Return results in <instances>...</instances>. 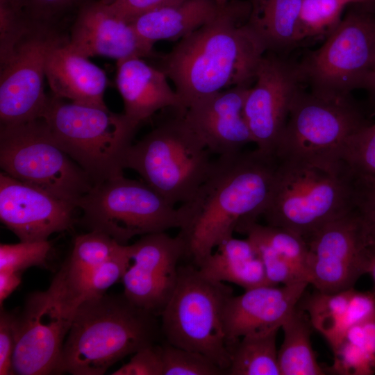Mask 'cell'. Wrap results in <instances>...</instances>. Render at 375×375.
<instances>
[{
	"label": "cell",
	"instance_id": "obj_4",
	"mask_svg": "<svg viewBox=\"0 0 375 375\" xmlns=\"http://www.w3.org/2000/svg\"><path fill=\"white\" fill-rule=\"evenodd\" d=\"M185 111L174 108L173 115L132 143L124 159V169L138 173L174 206L191 199L213 161L210 151L187 121Z\"/></svg>",
	"mask_w": 375,
	"mask_h": 375
},
{
	"label": "cell",
	"instance_id": "obj_18",
	"mask_svg": "<svg viewBox=\"0 0 375 375\" xmlns=\"http://www.w3.org/2000/svg\"><path fill=\"white\" fill-rule=\"evenodd\" d=\"M309 284L306 282L265 285L233 294L224 311L227 348L240 338L278 331L300 302Z\"/></svg>",
	"mask_w": 375,
	"mask_h": 375
},
{
	"label": "cell",
	"instance_id": "obj_5",
	"mask_svg": "<svg viewBox=\"0 0 375 375\" xmlns=\"http://www.w3.org/2000/svg\"><path fill=\"white\" fill-rule=\"evenodd\" d=\"M367 124L351 94H327L301 88L292 103L276 157L342 172L347 144Z\"/></svg>",
	"mask_w": 375,
	"mask_h": 375
},
{
	"label": "cell",
	"instance_id": "obj_27",
	"mask_svg": "<svg viewBox=\"0 0 375 375\" xmlns=\"http://www.w3.org/2000/svg\"><path fill=\"white\" fill-rule=\"evenodd\" d=\"M299 303L281 326L283 341L278 350L281 375L325 374L312 347L313 327Z\"/></svg>",
	"mask_w": 375,
	"mask_h": 375
},
{
	"label": "cell",
	"instance_id": "obj_48",
	"mask_svg": "<svg viewBox=\"0 0 375 375\" xmlns=\"http://www.w3.org/2000/svg\"><path fill=\"white\" fill-rule=\"evenodd\" d=\"M219 5H223L229 0H215Z\"/></svg>",
	"mask_w": 375,
	"mask_h": 375
},
{
	"label": "cell",
	"instance_id": "obj_23",
	"mask_svg": "<svg viewBox=\"0 0 375 375\" xmlns=\"http://www.w3.org/2000/svg\"><path fill=\"white\" fill-rule=\"evenodd\" d=\"M46 78L53 95L74 103L106 108L104 71L77 53L64 40L50 51Z\"/></svg>",
	"mask_w": 375,
	"mask_h": 375
},
{
	"label": "cell",
	"instance_id": "obj_9",
	"mask_svg": "<svg viewBox=\"0 0 375 375\" xmlns=\"http://www.w3.org/2000/svg\"><path fill=\"white\" fill-rule=\"evenodd\" d=\"M84 301L64 265L47 289L30 294L16 314L13 374H60L64 343Z\"/></svg>",
	"mask_w": 375,
	"mask_h": 375
},
{
	"label": "cell",
	"instance_id": "obj_17",
	"mask_svg": "<svg viewBox=\"0 0 375 375\" xmlns=\"http://www.w3.org/2000/svg\"><path fill=\"white\" fill-rule=\"evenodd\" d=\"M76 208L40 189L0 173V219L20 241L48 240L69 229Z\"/></svg>",
	"mask_w": 375,
	"mask_h": 375
},
{
	"label": "cell",
	"instance_id": "obj_15",
	"mask_svg": "<svg viewBox=\"0 0 375 375\" xmlns=\"http://www.w3.org/2000/svg\"><path fill=\"white\" fill-rule=\"evenodd\" d=\"M303 85L299 63L283 55L265 53L244 106L253 143L262 152L276 156L292 103Z\"/></svg>",
	"mask_w": 375,
	"mask_h": 375
},
{
	"label": "cell",
	"instance_id": "obj_36",
	"mask_svg": "<svg viewBox=\"0 0 375 375\" xmlns=\"http://www.w3.org/2000/svg\"><path fill=\"white\" fill-rule=\"evenodd\" d=\"M35 22L13 0H0V62L4 64Z\"/></svg>",
	"mask_w": 375,
	"mask_h": 375
},
{
	"label": "cell",
	"instance_id": "obj_30",
	"mask_svg": "<svg viewBox=\"0 0 375 375\" xmlns=\"http://www.w3.org/2000/svg\"><path fill=\"white\" fill-rule=\"evenodd\" d=\"M278 331L244 336L228 347L229 375H281L276 349Z\"/></svg>",
	"mask_w": 375,
	"mask_h": 375
},
{
	"label": "cell",
	"instance_id": "obj_34",
	"mask_svg": "<svg viewBox=\"0 0 375 375\" xmlns=\"http://www.w3.org/2000/svg\"><path fill=\"white\" fill-rule=\"evenodd\" d=\"M129 262V246L122 244L109 258L92 271L79 287L84 300L101 297L119 281Z\"/></svg>",
	"mask_w": 375,
	"mask_h": 375
},
{
	"label": "cell",
	"instance_id": "obj_2",
	"mask_svg": "<svg viewBox=\"0 0 375 375\" xmlns=\"http://www.w3.org/2000/svg\"><path fill=\"white\" fill-rule=\"evenodd\" d=\"M278 165L258 149L218 156L191 199L178 207L185 256L197 267L238 224L257 221L269 201Z\"/></svg>",
	"mask_w": 375,
	"mask_h": 375
},
{
	"label": "cell",
	"instance_id": "obj_37",
	"mask_svg": "<svg viewBox=\"0 0 375 375\" xmlns=\"http://www.w3.org/2000/svg\"><path fill=\"white\" fill-rule=\"evenodd\" d=\"M51 249L48 240L1 244L0 271L22 272L29 267L42 266L47 262Z\"/></svg>",
	"mask_w": 375,
	"mask_h": 375
},
{
	"label": "cell",
	"instance_id": "obj_31",
	"mask_svg": "<svg viewBox=\"0 0 375 375\" xmlns=\"http://www.w3.org/2000/svg\"><path fill=\"white\" fill-rule=\"evenodd\" d=\"M122 244L97 231L77 236L71 255L65 262L68 277L79 290L88 275L113 255Z\"/></svg>",
	"mask_w": 375,
	"mask_h": 375
},
{
	"label": "cell",
	"instance_id": "obj_40",
	"mask_svg": "<svg viewBox=\"0 0 375 375\" xmlns=\"http://www.w3.org/2000/svg\"><path fill=\"white\" fill-rule=\"evenodd\" d=\"M16 344V314L1 306L0 312V374L10 375Z\"/></svg>",
	"mask_w": 375,
	"mask_h": 375
},
{
	"label": "cell",
	"instance_id": "obj_22",
	"mask_svg": "<svg viewBox=\"0 0 375 375\" xmlns=\"http://www.w3.org/2000/svg\"><path fill=\"white\" fill-rule=\"evenodd\" d=\"M235 231L246 235L260 256L271 285L308 283V244L301 236L290 231L262 225L257 221L244 222Z\"/></svg>",
	"mask_w": 375,
	"mask_h": 375
},
{
	"label": "cell",
	"instance_id": "obj_44",
	"mask_svg": "<svg viewBox=\"0 0 375 375\" xmlns=\"http://www.w3.org/2000/svg\"><path fill=\"white\" fill-rule=\"evenodd\" d=\"M367 274L371 276L374 281V289L373 292L375 295V244H371L369 246V263Z\"/></svg>",
	"mask_w": 375,
	"mask_h": 375
},
{
	"label": "cell",
	"instance_id": "obj_39",
	"mask_svg": "<svg viewBox=\"0 0 375 375\" xmlns=\"http://www.w3.org/2000/svg\"><path fill=\"white\" fill-rule=\"evenodd\" d=\"M112 375H163L162 347L147 345L133 353L130 360L111 373Z\"/></svg>",
	"mask_w": 375,
	"mask_h": 375
},
{
	"label": "cell",
	"instance_id": "obj_32",
	"mask_svg": "<svg viewBox=\"0 0 375 375\" xmlns=\"http://www.w3.org/2000/svg\"><path fill=\"white\" fill-rule=\"evenodd\" d=\"M342 167L351 178L375 180V123L365 126L350 138Z\"/></svg>",
	"mask_w": 375,
	"mask_h": 375
},
{
	"label": "cell",
	"instance_id": "obj_19",
	"mask_svg": "<svg viewBox=\"0 0 375 375\" xmlns=\"http://www.w3.org/2000/svg\"><path fill=\"white\" fill-rule=\"evenodd\" d=\"M67 44L87 58L100 56L117 62L154 56V44L141 38L130 23L101 0L80 8Z\"/></svg>",
	"mask_w": 375,
	"mask_h": 375
},
{
	"label": "cell",
	"instance_id": "obj_10",
	"mask_svg": "<svg viewBox=\"0 0 375 375\" xmlns=\"http://www.w3.org/2000/svg\"><path fill=\"white\" fill-rule=\"evenodd\" d=\"M0 166L10 176L77 208L93 184L65 152L42 118L1 126Z\"/></svg>",
	"mask_w": 375,
	"mask_h": 375
},
{
	"label": "cell",
	"instance_id": "obj_7",
	"mask_svg": "<svg viewBox=\"0 0 375 375\" xmlns=\"http://www.w3.org/2000/svg\"><path fill=\"white\" fill-rule=\"evenodd\" d=\"M352 210L351 178L316 166L278 160L272 192L262 214L266 224L306 240Z\"/></svg>",
	"mask_w": 375,
	"mask_h": 375
},
{
	"label": "cell",
	"instance_id": "obj_6",
	"mask_svg": "<svg viewBox=\"0 0 375 375\" xmlns=\"http://www.w3.org/2000/svg\"><path fill=\"white\" fill-rule=\"evenodd\" d=\"M41 118L93 185L123 174L124 156L138 129L123 114L67 102L53 94Z\"/></svg>",
	"mask_w": 375,
	"mask_h": 375
},
{
	"label": "cell",
	"instance_id": "obj_20",
	"mask_svg": "<svg viewBox=\"0 0 375 375\" xmlns=\"http://www.w3.org/2000/svg\"><path fill=\"white\" fill-rule=\"evenodd\" d=\"M250 88H227L195 101L185 110L187 121L211 153H235L253 142L244 114Z\"/></svg>",
	"mask_w": 375,
	"mask_h": 375
},
{
	"label": "cell",
	"instance_id": "obj_24",
	"mask_svg": "<svg viewBox=\"0 0 375 375\" xmlns=\"http://www.w3.org/2000/svg\"><path fill=\"white\" fill-rule=\"evenodd\" d=\"M314 329L333 348L353 326L375 316L374 292L351 288L326 293L317 290L303 302Z\"/></svg>",
	"mask_w": 375,
	"mask_h": 375
},
{
	"label": "cell",
	"instance_id": "obj_49",
	"mask_svg": "<svg viewBox=\"0 0 375 375\" xmlns=\"http://www.w3.org/2000/svg\"><path fill=\"white\" fill-rule=\"evenodd\" d=\"M103 3L106 4H110L112 3L115 0H101Z\"/></svg>",
	"mask_w": 375,
	"mask_h": 375
},
{
	"label": "cell",
	"instance_id": "obj_35",
	"mask_svg": "<svg viewBox=\"0 0 375 375\" xmlns=\"http://www.w3.org/2000/svg\"><path fill=\"white\" fill-rule=\"evenodd\" d=\"M163 375H223L225 371L205 355L172 345L162 344Z\"/></svg>",
	"mask_w": 375,
	"mask_h": 375
},
{
	"label": "cell",
	"instance_id": "obj_21",
	"mask_svg": "<svg viewBox=\"0 0 375 375\" xmlns=\"http://www.w3.org/2000/svg\"><path fill=\"white\" fill-rule=\"evenodd\" d=\"M116 85L124 103L122 113L138 128L156 112L165 108L185 110L168 77L141 58L117 62Z\"/></svg>",
	"mask_w": 375,
	"mask_h": 375
},
{
	"label": "cell",
	"instance_id": "obj_47",
	"mask_svg": "<svg viewBox=\"0 0 375 375\" xmlns=\"http://www.w3.org/2000/svg\"><path fill=\"white\" fill-rule=\"evenodd\" d=\"M348 4L349 3H354V4H359L360 3V0H345Z\"/></svg>",
	"mask_w": 375,
	"mask_h": 375
},
{
	"label": "cell",
	"instance_id": "obj_11",
	"mask_svg": "<svg viewBox=\"0 0 375 375\" xmlns=\"http://www.w3.org/2000/svg\"><path fill=\"white\" fill-rule=\"evenodd\" d=\"M81 222L122 244L133 237L166 232L182 226L178 208L145 182L123 174L94 185L78 202Z\"/></svg>",
	"mask_w": 375,
	"mask_h": 375
},
{
	"label": "cell",
	"instance_id": "obj_38",
	"mask_svg": "<svg viewBox=\"0 0 375 375\" xmlns=\"http://www.w3.org/2000/svg\"><path fill=\"white\" fill-rule=\"evenodd\" d=\"M351 178L352 210L359 217L370 244H375V180Z\"/></svg>",
	"mask_w": 375,
	"mask_h": 375
},
{
	"label": "cell",
	"instance_id": "obj_41",
	"mask_svg": "<svg viewBox=\"0 0 375 375\" xmlns=\"http://www.w3.org/2000/svg\"><path fill=\"white\" fill-rule=\"evenodd\" d=\"M184 0H115L108 4L112 11L128 23L151 11L176 6Z\"/></svg>",
	"mask_w": 375,
	"mask_h": 375
},
{
	"label": "cell",
	"instance_id": "obj_43",
	"mask_svg": "<svg viewBox=\"0 0 375 375\" xmlns=\"http://www.w3.org/2000/svg\"><path fill=\"white\" fill-rule=\"evenodd\" d=\"M22 281L21 272L8 270L0 271V304L17 289Z\"/></svg>",
	"mask_w": 375,
	"mask_h": 375
},
{
	"label": "cell",
	"instance_id": "obj_42",
	"mask_svg": "<svg viewBox=\"0 0 375 375\" xmlns=\"http://www.w3.org/2000/svg\"><path fill=\"white\" fill-rule=\"evenodd\" d=\"M31 20L47 23L76 0H13Z\"/></svg>",
	"mask_w": 375,
	"mask_h": 375
},
{
	"label": "cell",
	"instance_id": "obj_25",
	"mask_svg": "<svg viewBox=\"0 0 375 375\" xmlns=\"http://www.w3.org/2000/svg\"><path fill=\"white\" fill-rule=\"evenodd\" d=\"M197 267L207 278L244 290L271 285L260 256L247 238L233 236L223 241Z\"/></svg>",
	"mask_w": 375,
	"mask_h": 375
},
{
	"label": "cell",
	"instance_id": "obj_12",
	"mask_svg": "<svg viewBox=\"0 0 375 375\" xmlns=\"http://www.w3.org/2000/svg\"><path fill=\"white\" fill-rule=\"evenodd\" d=\"M374 53L375 12L360 6L349 11L324 43L299 62L303 83L327 94L372 90Z\"/></svg>",
	"mask_w": 375,
	"mask_h": 375
},
{
	"label": "cell",
	"instance_id": "obj_14",
	"mask_svg": "<svg viewBox=\"0 0 375 375\" xmlns=\"http://www.w3.org/2000/svg\"><path fill=\"white\" fill-rule=\"evenodd\" d=\"M306 241L308 279L315 290L332 293L349 289L367 274L371 244L353 210L324 225Z\"/></svg>",
	"mask_w": 375,
	"mask_h": 375
},
{
	"label": "cell",
	"instance_id": "obj_8",
	"mask_svg": "<svg viewBox=\"0 0 375 375\" xmlns=\"http://www.w3.org/2000/svg\"><path fill=\"white\" fill-rule=\"evenodd\" d=\"M233 294L230 286L207 278L195 265L179 266L177 285L160 315L166 342L205 355L227 374L224 311Z\"/></svg>",
	"mask_w": 375,
	"mask_h": 375
},
{
	"label": "cell",
	"instance_id": "obj_46",
	"mask_svg": "<svg viewBox=\"0 0 375 375\" xmlns=\"http://www.w3.org/2000/svg\"><path fill=\"white\" fill-rule=\"evenodd\" d=\"M372 91H375V53L374 58V65H373V72H372Z\"/></svg>",
	"mask_w": 375,
	"mask_h": 375
},
{
	"label": "cell",
	"instance_id": "obj_45",
	"mask_svg": "<svg viewBox=\"0 0 375 375\" xmlns=\"http://www.w3.org/2000/svg\"><path fill=\"white\" fill-rule=\"evenodd\" d=\"M359 5L374 11L373 6L375 5V0H360Z\"/></svg>",
	"mask_w": 375,
	"mask_h": 375
},
{
	"label": "cell",
	"instance_id": "obj_33",
	"mask_svg": "<svg viewBox=\"0 0 375 375\" xmlns=\"http://www.w3.org/2000/svg\"><path fill=\"white\" fill-rule=\"evenodd\" d=\"M347 5L345 0H302L299 19L303 40L328 35L340 22Z\"/></svg>",
	"mask_w": 375,
	"mask_h": 375
},
{
	"label": "cell",
	"instance_id": "obj_13",
	"mask_svg": "<svg viewBox=\"0 0 375 375\" xmlns=\"http://www.w3.org/2000/svg\"><path fill=\"white\" fill-rule=\"evenodd\" d=\"M62 41L47 23L36 22L1 65V126L42 117L49 99L44 90L47 60L51 49Z\"/></svg>",
	"mask_w": 375,
	"mask_h": 375
},
{
	"label": "cell",
	"instance_id": "obj_3",
	"mask_svg": "<svg viewBox=\"0 0 375 375\" xmlns=\"http://www.w3.org/2000/svg\"><path fill=\"white\" fill-rule=\"evenodd\" d=\"M156 317L124 294L84 300L64 343L60 374H104L119 360L156 343L162 333Z\"/></svg>",
	"mask_w": 375,
	"mask_h": 375
},
{
	"label": "cell",
	"instance_id": "obj_26",
	"mask_svg": "<svg viewBox=\"0 0 375 375\" xmlns=\"http://www.w3.org/2000/svg\"><path fill=\"white\" fill-rule=\"evenodd\" d=\"M221 6L215 0H184L144 14L130 24L141 38L153 44L180 40L215 18Z\"/></svg>",
	"mask_w": 375,
	"mask_h": 375
},
{
	"label": "cell",
	"instance_id": "obj_16",
	"mask_svg": "<svg viewBox=\"0 0 375 375\" xmlns=\"http://www.w3.org/2000/svg\"><path fill=\"white\" fill-rule=\"evenodd\" d=\"M128 246L123 294L135 306L160 316L177 285L184 241L179 235L158 232L142 235Z\"/></svg>",
	"mask_w": 375,
	"mask_h": 375
},
{
	"label": "cell",
	"instance_id": "obj_29",
	"mask_svg": "<svg viewBox=\"0 0 375 375\" xmlns=\"http://www.w3.org/2000/svg\"><path fill=\"white\" fill-rule=\"evenodd\" d=\"M330 372L338 375L375 373V316L351 326L332 348Z\"/></svg>",
	"mask_w": 375,
	"mask_h": 375
},
{
	"label": "cell",
	"instance_id": "obj_1",
	"mask_svg": "<svg viewBox=\"0 0 375 375\" xmlns=\"http://www.w3.org/2000/svg\"><path fill=\"white\" fill-rule=\"evenodd\" d=\"M252 1L229 0L211 21L179 40L163 55L160 69L186 110L234 86L251 87L267 51Z\"/></svg>",
	"mask_w": 375,
	"mask_h": 375
},
{
	"label": "cell",
	"instance_id": "obj_28",
	"mask_svg": "<svg viewBox=\"0 0 375 375\" xmlns=\"http://www.w3.org/2000/svg\"><path fill=\"white\" fill-rule=\"evenodd\" d=\"M302 0H258L256 20L267 51L281 55L303 40L300 27Z\"/></svg>",
	"mask_w": 375,
	"mask_h": 375
}]
</instances>
